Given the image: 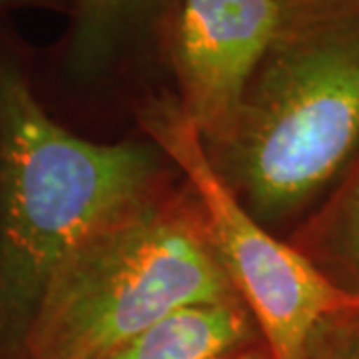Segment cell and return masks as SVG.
<instances>
[{
  "mask_svg": "<svg viewBox=\"0 0 359 359\" xmlns=\"http://www.w3.org/2000/svg\"><path fill=\"white\" fill-rule=\"evenodd\" d=\"M285 18L283 0H184L176 30L180 106L208 152L228 140Z\"/></svg>",
  "mask_w": 359,
  "mask_h": 359,
  "instance_id": "obj_5",
  "label": "cell"
},
{
  "mask_svg": "<svg viewBox=\"0 0 359 359\" xmlns=\"http://www.w3.org/2000/svg\"><path fill=\"white\" fill-rule=\"evenodd\" d=\"M226 359H271L268 351H248V349H242L238 353H233L230 358Z\"/></svg>",
  "mask_w": 359,
  "mask_h": 359,
  "instance_id": "obj_10",
  "label": "cell"
},
{
  "mask_svg": "<svg viewBox=\"0 0 359 359\" xmlns=\"http://www.w3.org/2000/svg\"><path fill=\"white\" fill-rule=\"evenodd\" d=\"M316 230L304 254L337 285L359 295V174Z\"/></svg>",
  "mask_w": 359,
  "mask_h": 359,
  "instance_id": "obj_8",
  "label": "cell"
},
{
  "mask_svg": "<svg viewBox=\"0 0 359 359\" xmlns=\"http://www.w3.org/2000/svg\"><path fill=\"white\" fill-rule=\"evenodd\" d=\"M142 124L202 208L212 244L271 359H308L330 321L359 313V295L327 278L302 250L278 240L219 176L180 102L146 108Z\"/></svg>",
  "mask_w": 359,
  "mask_h": 359,
  "instance_id": "obj_4",
  "label": "cell"
},
{
  "mask_svg": "<svg viewBox=\"0 0 359 359\" xmlns=\"http://www.w3.org/2000/svg\"><path fill=\"white\" fill-rule=\"evenodd\" d=\"M283 2H292V0H283Z\"/></svg>",
  "mask_w": 359,
  "mask_h": 359,
  "instance_id": "obj_12",
  "label": "cell"
},
{
  "mask_svg": "<svg viewBox=\"0 0 359 359\" xmlns=\"http://www.w3.org/2000/svg\"><path fill=\"white\" fill-rule=\"evenodd\" d=\"M236 297L192 190L168 196L158 188L60 264L42 295L26 358L100 359L176 309Z\"/></svg>",
  "mask_w": 359,
  "mask_h": 359,
  "instance_id": "obj_3",
  "label": "cell"
},
{
  "mask_svg": "<svg viewBox=\"0 0 359 359\" xmlns=\"http://www.w3.org/2000/svg\"><path fill=\"white\" fill-rule=\"evenodd\" d=\"M154 144H98L56 124L0 60V359H28L42 295L66 257L160 188Z\"/></svg>",
  "mask_w": 359,
  "mask_h": 359,
  "instance_id": "obj_1",
  "label": "cell"
},
{
  "mask_svg": "<svg viewBox=\"0 0 359 359\" xmlns=\"http://www.w3.org/2000/svg\"><path fill=\"white\" fill-rule=\"evenodd\" d=\"M308 359H359V313L330 321L313 339Z\"/></svg>",
  "mask_w": 359,
  "mask_h": 359,
  "instance_id": "obj_9",
  "label": "cell"
},
{
  "mask_svg": "<svg viewBox=\"0 0 359 359\" xmlns=\"http://www.w3.org/2000/svg\"><path fill=\"white\" fill-rule=\"evenodd\" d=\"M256 330L242 297L192 304L172 311L100 359H226L245 349Z\"/></svg>",
  "mask_w": 359,
  "mask_h": 359,
  "instance_id": "obj_6",
  "label": "cell"
},
{
  "mask_svg": "<svg viewBox=\"0 0 359 359\" xmlns=\"http://www.w3.org/2000/svg\"><path fill=\"white\" fill-rule=\"evenodd\" d=\"M158 0H74V26L68 50L80 78L102 72L122 42L152 13Z\"/></svg>",
  "mask_w": 359,
  "mask_h": 359,
  "instance_id": "obj_7",
  "label": "cell"
},
{
  "mask_svg": "<svg viewBox=\"0 0 359 359\" xmlns=\"http://www.w3.org/2000/svg\"><path fill=\"white\" fill-rule=\"evenodd\" d=\"M22 2H54V0H0V8L13 6V4H22Z\"/></svg>",
  "mask_w": 359,
  "mask_h": 359,
  "instance_id": "obj_11",
  "label": "cell"
},
{
  "mask_svg": "<svg viewBox=\"0 0 359 359\" xmlns=\"http://www.w3.org/2000/svg\"><path fill=\"white\" fill-rule=\"evenodd\" d=\"M359 146V0H292L228 140L208 152L264 226L292 218Z\"/></svg>",
  "mask_w": 359,
  "mask_h": 359,
  "instance_id": "obj_2",
  "label": "cell"
}]
</instances>
